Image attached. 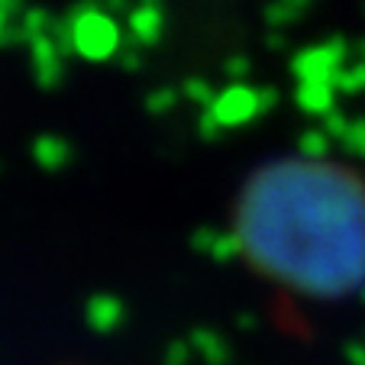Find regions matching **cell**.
Wrapping results in <instances>:
<instances>
[{"mask_svg": "<svg viewBox=\"0 0 365 365\" xmlns=\"http://www.w3.org/2000/svg\"><path fill=\"white\" fill-rule=\"evenodd\" d=\"M233 246L252 275L307 301L365 291V175L330 155H282L242 181Z\"/></svg>", "mask_w": 365, "mask_h": 365, "instance_id": "1", "label": "cell"}, {"mask_svg": "<svg viewBox=\"0 0 365 365\" xmlns=\"http://www.w3.org/2000/svg\"><path fill=\"white\" fill-rule=\"evenodd\" d=\"M71 365H78V362H71Z\"/></svg>", "mask_w": 365, "mask_h": 365, "instance_id": "2", "label": "cell"}]
</instances>
